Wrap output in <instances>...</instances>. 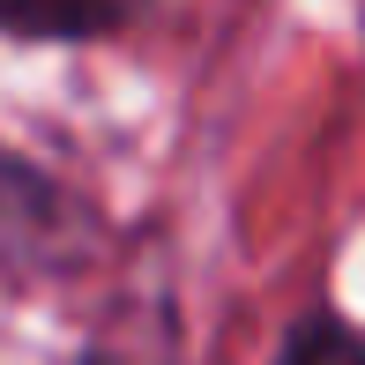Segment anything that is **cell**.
<instances>
[{
    "label": "cell",
    "mask_w": 365,
    "mask_h": 365,
    "mask_svg": "<svg viewBox=\"0 0 365 365\" xmlns=\"http://www.w3.org/2000/svg\"><path fill=\"white\" fill-rule=\"evenodd\" d=\"M135 0H0V30L15 38H97L120 30Z\"/></svg>",
    "instance_id": "7a4b0ae2"
},
{
    "label": "cell",
    "mask_w": 365,
    "mask_h": 365,
    "mask_svg": "<svg viewBox=\"0 0 365 365\" xmlns=\"http://www.w3.org/2000/svg\"><path fill=\"white\" fill-rule=\"evenodd\" d=\"M276 365H365V336L336 313H306V321L284 336V358Z\"/></svg>",
    "instance_id": "3957f363"
},
{
    "label": "cell",
    "mask_w": 365,
    "mask_h": 365,
    "mask_svg": "<svg viewBox=\"0 0 365 365\" xmlns=\"http://www.w3.org/2000/svg\"><path fill=\"white\" fill-rule=\"evenodd\" d=\"M82 254V217L45 172L0 149V276H53Z\"/></svg>",
    "instance_id": "6da1fadb"
}]
</instances>
